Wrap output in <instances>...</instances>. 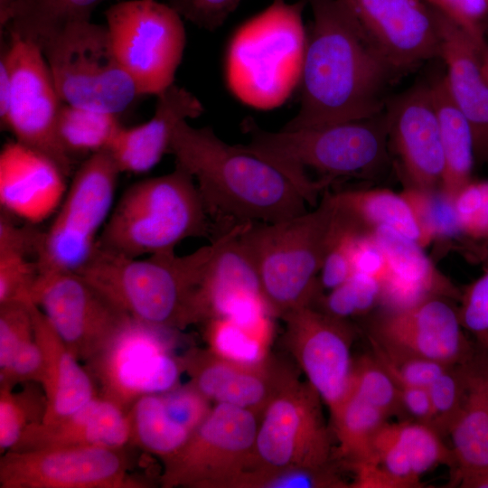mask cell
I'll use <instances>...</instances> for the list:
<instances>
[{"instance_id": "f35d334b", "label": "cell", "mask_w": 488, "mask_h": 488, "mask_svg": "<svg viewBox=\"0 0 488 488\" xmlns=\"http://www.w3.org/2000/svg\"><path fill=\"white\" fill-rule=\"evenodd\" d=\"M0 384V453L10 450L30 426L44 418L47 400L42 386L23 383L20 390Z\"/></svg>"}, {"instance_id": "603a6c76", "label": "cell", "mask_w": 488, "mask_h": 488, "mask_svg": "<svg viewBox=\"0 0 488 488\" xmlns=\"http://www.w3.org/2000/svg\"><path fill=\"white\" fill-rule=\"evenodd\" d=\"M66 174L44 154L17 141L0 153V204L30 224L53 216L68 188Z\"/></svg>"}, {"instance_id": "f907efd6", "label": "cell", "mask_w": 488, "mask_h": 488, "mask_svg": "<svg viewBox=\"0 0 488 488\" xmlns=\"http://www.w3.org/2000/svg\"><path fill=\"white\" fill-rule=\"evenodd\" d=\"M159 395L170 418L191 434L211 409L210 399L191 383Z\"/></svg>"}, {"instance_id": "60d3db41", "label": "cell", "mask_w": 488, "mask_h": 488, "mask_svg": "<svg viewBox=\"0 0 488 488\" xmlns=\"http://www.w3.org/2000/svg\"><path fill=\"white\" fill-rule=\"evenodd\" d=\"M390 427L418 477L439 465L454 466L452 448L433 427L413 419L390 423Z\"/></svg>"}, {"instance_id": "8992f818", "label": "cell", "mask_w": 488, "mask_h": 488, "mask_svg": "<svg viewBox=\"0 0 488 488\" xmlns=\"http://www.w3.org/2000/svg\"><path fill=\"white\" fill-rule=\"evenodd\" d=\"M334 219L330 192L310 211L275 222H250L241 232L271 314L312 305Z\"/></svg>"}, {"instance_id": "816d5d0a", "label": "cell", "mask_w": 488, "mask_h": 488, "mask_svg": "<svg viewBox=\"0 0 488 488\" xmlns=\"http://www.w3.org/2000/svg\"><path fill=\"white\" fill-rule=\"evenodd\" d=\"M462 28L482 48L484 37L483 20L488 15V0H425Z\"/></svg>"}, {"instance_id": "ffe728a7", "label": "cell", "mask_w": 488, "mask_h": 488, "mask_svg": "<svg viewBox=\"0 0 488 488\" xmlns=\"http://www.w3.org/2000/svg\"><path fill=\"white\" fill-rule=\"evenodd\" d=\"M247 224L234 225L212 239L216 249L201 290L204 323L211 318L226 317L253 324L273 315L264 298L254 262L241 239Z\"/></svg>"}, {"instance_id": "bcb514c9", "label": "cell", "mask_w": 488, "mask_h": 488, "mask_svg": "<svg viewBox=\"0 0 488 488\" xmlns=\"http://www.w3.org/2000/svg\"><path fill=\"white\" fill-rule=\"evenodd\" d=\"M373 355L399 384L428 388L448 367L445 363L382 347L371 340Z\"/></svg>"}, {"instance_id": "6da1fadb", "label": "cell", "mask_w": 488, "mask_h": 488, "mask_svg": "<svg viewBox=\"0 0 488 488\" xmlns=\"http://www.w3.org/2000/svg\"><path fill=\"white\" fill-rule=\"evenodd\" d=\"M313 22L299 83L300 108L281 129L317 127L373 117L385 91L403 75L342 0H306Z\"/></svg>"}, {"instance_id": "5b68a950", "label": "cell", "mask_w": 488, "mask_h": 488, "mask_svg": "<svg viewBox=\"0 0 488 488\" xmlns=\"http://www.w3.org/2000/svg\"><path fill=\"white\" fill-rule=\"evenodd\" d=\"M214 229L192 175L175 164L173 172L138 181L114 205L98 247L142 258L174 252L183 240L211 238Z\"/></svg>"}, {"instance_id": "44dd1931", "label": "cell", "mask_w": 488, "mask_h": 488, "mask_svg": "<svg viewBox=\"0 0 488 488\" xmlns=\"http://www.w3.org/2000/svg\"><path fill=\"white\" fill-rule=\"evenodd\" d=\"M403 75L440 57V37L425 0H342Z\"/></svg>"}, {"instance_id": "cb8c5ba5", "label": "cell", "mask_w": 488, "mask_h": 488, "mask_svg": "<svg viewBox=\"0 0 488 488\" xmlns=\"http://www.w3.org/2000/svg\"><path fill=\"white\" fill-rule=\"evenodd\" d=\"M432 9L448 90L470 125L475 163H488V80L482 67L481 48L456 23Z\"/></svg>"}, {"instance_id": "7402d4cb", "label": "cell", "mask_w": 488, "mask_h": 488, "mask_svg": "<svg viewBox=\"0 0 488 488\" xmlns=\"http://www.w3.org/2000/svg\"><path fill=\"white\" fill-rule=\"evenodd\" d=\"M181 359L190 383L208 399L247 408L258 417L296 375L269 357L257 364H244L221 358L209 349H193Z\"/></svg>"}, {"instance_id": "9a60e30c", "label": "cell", "mask_w": 488, "mask_h": 488, "mask_svg": "<svg viewBox=\"0 0 488 488\" xmlns=\"http://www.w3.org/2000/svg\"><path fill=\"white\" fill-rule=\"evenodd\" d=\"M31 301L84 365L105 349L130 319L77 272L39 273Z\"/></svg>"}, {"instance_id": "d4e9b609", "label": "cell", "mask_w": 488, "mask_h": 488, "mask_svg": "<svg viewBox=\"0 0 488 488\" xmlns=\"http://www.w3.org/2000/svg\"><path fill=\"white\" fill-rule=\"evenodd\" d=\"M156 98L153 117L137 126H122L107 149L120 173L150 171L169 154L176 126L204 112L192 92L174 83Z\"/></svg>"}, {"instance_id": "836d02e7", "label": "cell", "mask_w": 488, "mask_h": 488, "mask_svg": "<svg viewBox=\"0 0 488 488\" xmlns=\"http://www.w3.org/2000/svg\"><path fill=\"white\" fill-rule=\"evenodd\" d=\"M103 1L24 0L2 35L7 33L17 34L42 51L46 43L66 26L90 21L92 12Z\"/></svg>"}, {"instance_id": "d6a6232c", "label": "cell", "mask_w": 488, "mask_h": 488, "mask_svg": "<svg viewBox=\"0 0 488 488\" xmlns=\"http://www.w3.org/2000/svg\"><path fill=\"white\" fill-rule=\"evenodd\" d=\"M388 417L352 391L331 418L338 446L335 455L351 470L376 463L375 438Z\"/></svg>"}, {"instance_id": "db71d44e", "label": "cell", "mask_w": 488, "mask_h": 488, "mask_svg": "<svg viewBox=\"0 0 488 488\" xmlns=\"http://www.w3.org/2000/svg\"><path fill=\"white\" fill-rule=\"evenodd\" d=\"M43 376L42 354L33 335L17 349L10 363L0 371V384L15 387L36 382L42 386Z\"/></svg>"}, {"instance_id": "4dcf8cb0", "label": "cell", "mask_w": 488, "mask_h": 488, "mask_svg": "<svg viewBox=\"0 0 488 488\" xmlns=\"http://www.w3.org/2000/svg\"><path fill=\"white\" fill-rule=\"evenodd\" d=\"M334 206L364 230L389 227L424 247L414 212L403 195L389 190H347L332 193Z\"/></svg>"}, {"instance_id": "5bb4252c", "label": "cell", "mask_w": 488, "mask_h": 488, "mask_svg": "<svg viewBox=\"0 0 488 488\" xmlns=\"http://www.w3.org/2000/svg\"><path fill=\"white\" fill-rule=\"evenodd\" d=\"M1 39L10 72L8 108L1 123L15 141L52 159L67 176L72 162L62 151L57 121L63 104L52 80L42 51L35 43L7 33Z\"/></svg>"}, {"instance_id": "30bf717a", "label": "cell", "mask_w": 488, "mask_h": 488, "mask_svg": "<svg viewBox=\"0 0 488 488\" xmlns=\"http://www.w3.org/2000/svg\"><path fill=\"white\" fill-rule=\"evenodd\" d=\"M114 52L141 96L174 84L185 48L183 17L157 0H121L105 12Z\"/></svg>"}, {"instance_id": "8d00e7d4", "label": "cell", "mask_w": 488, "mask_h": 488, "mask_svg": "<svg viewBox=\"0 0 488 488\" xmlns=\"http://www.w3.org/2000/svg\"><path fill=\"white\" fill-rule=\"evenodd\" d=\"M130 440L162 460L181 448L191 433L168 416L160 395L139 398L128 409Z\"/></svg>"}, {"instance_id": "681fc988", "label": "cell", "mask_w": 488, "mask_h": 488, "mask_svg": "<svg viewBox=\"0 0 488 488\" xmlns=\"http://www.w3.org/2000/svg\"><path fill=\"white\" fill-rule=\"evenodd\" d=\"M31 302L0 304V371L10 363L17 349L34 335Z\"/></svg>"}, {"instance_id": "8fae6325", "label": "cell", "mask_w": 488, "mask_h": 488, "mask_svg": "<svg viewBox=\"0 0 488 488\" xmlns=\"http://www.w3.org/2000/svg\"><path fill=\"white\" fill-rule=\"evenodd\" d=\"M258 416L238 406L216 403L184 445L164 458V488H229L255 465Z\"/></svg>"}, {"instance_id": "ab89813d", "label": "cell", "mask_w": 488, "mask_h": 488, "mask_svg": "<svg viewBox=\"0 0 488 488\" xmlns=\"http://www.w3.org/2000/svg\"><path fill=\"white\" fill-rule=\"evenodd\" d=\"M333 465L324 467L254 465L237 476L229 488H347Z\"/></svg>"}, {"instance_id": "f5cc1de1", "label": "cell", "mask_w": 488, "mask_h": 488, "mask_svg": "<svg viewBox=\"0 0 488 488\" xmlns=\"http://www.w3.org/2000/svg\"><path fill=\"white\" fill-rule=\"evenodd\" d=\"M242 0H167L183 18L198 27L214 31L223 24Z\"/></svg>"}, {"instance_id": "d590c367", "label": "cell", "mask_w": 488, "mask_h": 488, "mask_svg": "<svg viewBox=\"0 0 488 488\" xmlns=\"http://www.w3.org/2000/svg\"><path fill=\"white\" fill-rule=\"evenodd\" d=\"M401 194L414 212L424 247L434 239L460 240L473 258H486L485 247L479 246L465 233L453 199L440 190H421L411 186H408Z\"/></svg>"}, {"instance_id": "6f0895ef", "label": "cell", "mask_w": 488, "mask_h": 488, "mask_svg": "<svg viewBox=\"0 0 488 488\" xmlns=\"http://www.w3.org/2000/svg\"><path fill=\"white\" fill-rule=\"evenodd\" d=\"M24 0H0V34L2 35L14 20Z\"/></svg>"}, {"instance_id": "e575fe53", "label": "cell", "mask_w": 488, "mask_h": 488, "mask_svg": "<svg viewBox=\"0 0 488 488\" xmlns=\"http://www.w3.org/2000/svg\"><path fill=\"white\" fill-rule=\"evenodd\" d=\"M123 125L119 116L63 103L57 121L60 145L73 163L75 157H89L107 150Z\"/></svg>"}, {"instance_id": "74e56055", "label": "cell", "mask_w": 488, "mask_h": 488, "mask_svg": "<svg viewBox=\"0 0 488 488\" xmlns=\"http://www.w3.org/2000/svg\"><path fill=\"white\" fill-rule=\"evenodd\" d=\"M209 350L235 362L257 364L268 358L272 339L271 318L258 324H242L226 317L205 322Z\"/></svg>"}, {"instance_id": "9c48e42d", "label": "cell", "mask_w": 488, "mask_h": 488, "mask_svg": "<svg viewBox=\"0 0 488 488\" xmlns=\"http://www.w3.org/2000/svg\"><path fill=\"white\" fill-rule=\"evenodd\" d=\"M121 173L107 150L81 163L36 248L39 273L80 272L94 254Z\"/></svg>"}, {"instance_id": "f1b7e54d", "label": "cell", "mask_w": 488, "mask_h": 488, "mask_svg": "<svg viewBox=\"0 0 488 488\" xmlns=\"http://www.w3.org/2000/svg\"><path fill=\"white\" fill-rule=\"evenodd\" d=\"M455 464L451 483L488 468V355L476 347L466 361V389L449 434Z\"/></svg>"}, {"instance_id": "7c38bea8", "label": "cell", "mask_w": 488, "mask_h": 488, "mask_svg": "<svg viewBox=\"0 0 488 488\" xmlns=\"http://www.w3.org/2000/svg\"><path fill=\"white\" fill-rule=\"evenodd\" d=\"M176 332L130 318L107 347L85 364L97 396L127 413L142 396L177 387L183 368L181 357L172 352Z\"/></svg>"}, {"instance_id": "4316f807", "label": "cell", "mask_w": 488, "mask_h": 488, "mask_svg": "<svg viewBox=\"0 0 488 488\" xmlns=\"http://www.w3.org/2000/svg\"><path fill=\"white\" fill-rule=\"evenodd\" d=\"M371 232L387 260L380 300L385 310L406 309L436 296L460 299L461 293L435 268L418 242L389 227Z\"/></svg>"}, {"instance_id": "e0dca14e", "label": "cell", "mask_w": 488, "mask_h": 488, "mask_svg": "<svg viewBox=\"0 0 488 488\" xmlns=\"http://www.w3.org/2000/svg\"><path fill=\"white\" fill-rule=\"evenodd\" d=\"M282 318L286 343L332 418L351 388L354 363L352 328L346 320L331 316L313 305L292 310Z\"/></svg>"}, {"instance_id": "484cf974", "label": "cell", "mask_w": 488, "mask_h": 488, "mask_svg": "<svg viewBox=\"0 0 488 488\" xmlns=\"http://www.w3.org/2000/svg\"><path fill=\"white\" fill-rule=\"evenodd\" d=\"M129 440L127 413L113 402L95 396L75 411L57 420L42 421L28 427L10 450L122 448L129 444Z\"/></svg>"}, {"instance_id": "11a10c76", "label": "cell", "mask_w": 488, "mask_h": 488, "mask_svg": "<svg viewBox=\"0 0 488 488\" xmlns=\"http://www.w3.org/2000/svg\"><path fill=\"white\" fill-rule=\"evenodd\" d=\"M353 273L367 275L380 283L387 274L385 254L371 232H361L353 241L352 249Z\"/></svg>"}, {"instance_id": "83f0119b", "label": "cell", "mask_w": 488, "mask_h": 488, "mask_svg": "<svg viewBox=\"0 0 488 488\" xmlns=\"http://www.w3.org/2000/svg\"><path fill=\"white\" fill-rule=\"evenodd\" d=\"M31 310L34 337L43 360L42 388L47 408L42 422H52L75 411L97 396L96 388L88 371L33 302Z\"/></svg>"}, {"instance_id": "91938a15", "label": "cell", "mask_w": 488, "mask_h": 488, "mask_svg": "<svg viewBox=\"0 0 488 488\" xmlns=\"http://www.w3.org/2000/svg\"><path fill=\"white\" fill-rule=\"evenodd\" d=\"M482 67L486 80H488V43L486 42L480 50Z\"/></svg>"}, {"instance_id": "2e32d148", "label": "cell", "mask_w": 488, "mask_h": 488, "mask_svg": "<svg viewBox=\"0 0 488 488\" xmlns=\"http://www.w3.org/2000/svg\"><path fill=\"white\" fill-rule=\"evenodd\" d=\"M122 448L73 447L6 451L0 488H147Z\"/></svg>"}, {"instance_id": "52a82bcc", "label": "cell", "mask_w": 488, "mask_h": 488, "mask_svg": "<svg viewBox=\"0 0 488 488\" xmlns=\"http://www.w3.org/2000/svg\"><path fill=\"white\" fill-rule=\"evenodd\" d=\"M306 0H273L234 33L227 52L230 89L259 108L281 105L299 86L306 46Z\"/></svg>"}, {"instance_id": "7bdbcfd3", "label": "cell", "mask_w": 488, "mask_h": 488, "mask_svg": "<svg viewBox=\"0 0 488 488\" xmlns=\"http://www.w3.org/2000/svg\"><path fill=\"white\" fill-rule=\"evenodd\" d=\"M350 391L388 418L403 412L397 382L374 355L354 361Z\"/></svg>"}, {"instance_id": "ac0fdd59", "label": "cell", "mask_w": 488, "mask_h": 488, "mask_svg": "<svg viewBox=\"0 0 488 488\" xmlns=\"http://www.w3.org/2000/svg\"><path fill=\"white\" fill-rule=\"evenodd\" d=\"M464 330L458 308L436 296L406 309L385 310L372 324L370 340L391 351L456 365L476 350Z\"/></svg>"}, {"instance_id": "ba28073f", "label": "cell", "mask_w": 488, "mask_h": 488, "mask_svg": "<svg viewBox=\"0 0 488 488\" xmlns=\"http://www.w3.org/2000/svg\"><path fill=\"white\" fill-rule=\"evenodd\" d=\"M42 52L65 104L119 116L141 97L114 52L106 25L71 23Z\"/></svg>"}, {"instance_id": "680465c9", "label": "cell", "mask_w": 488, "mask_h": 488, "mask_svg": "<svg viewBox=\"0 0 488 488\" xmlns=\"http://www.w3.org/2000/svg\"><path fill=\"white\" fill-rule=\"evenodd\" d=\"M456 486L463 488H488V468L463 477Z\"/></svg>"}, {"instance_id": "b9f144b4", "label": "cell", "mask_w": 488, "mask_h": 488, "mask_svg": "<svg viewBox=\"0 0 488 488\" xmlns=\"http://www.w3.org/2000/svg\"><path fill=\"white\" fill-rule=\"evenodd\" d=\"M361 232L368 231L334 206L330 239L318 277L321 289L332 290L353 274L352 249L355 238Z\"/></svg>"}, {"instance_id": "f546056e", "label": "cell", "mask_w": 488, "mask_h": 488, "mask_svg": "<svg viewBox=\"0 0 488 488\" xmlns=\"http://www.w3.org/2000/svg\"><path fill=\"white\" fill-rule=\"evenodd\" d=\"M430 85L439 121L445 162L439 190L454 200L473 181L472 172L475 163L473 135L467 119L451 98L445 76Z\"/></svg>"}, {"instance_id": "4fadbf2b", "label": "cell", "mask_w": 488, "mask_h": 488, "mask_svg": "<svg viewBox=\"0 0 488 488\" xmlns=\"http://www.w3.org/2000/svg\"><path fill=\"white\" fill-rule=\"evenodd\" d=\"M321 405L320 396L308 382L296 375L289 380L261 415L254 465H332L335 451Z\"/></svg>"}, {"instance_id": "277c9868", "label": "cell", "mask_w": 488, "mask_h": 488, "mask_svg": "<svg viewBox=\"0 0 488 488\" xmlns=\"http://www.w3.org/2000/svg\"><path fill=\"white\" fill-rule=\"evenodd\" d=\"M216 249L211 244L179 256L129 258L97 247L78 272L136 321L173 331L202 323V284Z\"/></svg>"}, {"instance_id": "f6af8a7d", "label": "cell", "mask_w": 488, "mask_h": 488, "mask_svg": "<svg viewBox=\"0 0 488 488\" xmlns=\"http://www.w3.org/2000/svg\"><path fill=\"white\" fill-rule=\"evenodd\" d=\"M433 408V427L448 435L456 421L466 389V361L448 367L428 388Z\"/></svg>"}, {"instance_id": "7a4b0ae2", "label": "cell", "mask_w": 488, "mask_h": 488, "mask_svg": "<svg viewBox=\"0 0 488 488\" xmlns=\"http://www.w3.org/2000/svg\"><path fill=\"white\" fill-rule=\"evenodd\" d=\"M169 154L193 178L215 235L237 224L275 222L307 211L305 199L282 171L242 145L225 143L209 127L181 121Z\"/></svg>"}, {"instance_id": "9f6ffc18", "label": "cell", "mask_w": 488, "mask_h": 488, "mask_svg": "<svg viewBox=\"0 0 488 488\" xmlns=\"http://www.w3.org/2000/svg\"><path fill=\"white\" fill-rule=\"evenodd\" d=\"M397 384L403 412L409 414L415 421L433 427V408L428 389Z\"/></svg>"}, {"instance_id": "3957f363", "label": "cell", "mask_w": 488, "mask_h": 488, "mask_svg": "<svg viewBox=\"0 0 488 488\" xmlns=\"http://www.w3.org/2000/svg\"><path fill=\"white\" fill-rule=\"evenodd\" d=\"M241 129L249 138L242 146L282 171L312 206L335 181L369 179L389 163L385 110L370 118L278 132L247 117Z\"/></svg>"}, {"instance_id": "ee69618b", "label": "cell", "mask_w": 488, "mask_h": 488, "mask_svg": "<svg viewBox=\"0 0 488 488\" xmlns=\"http://www.w3.org/2000/svg\"><path fill=\"white\" fill-rule=\"evenodd\" d=\"M380 282L370 276L353 273L344 283L329 290L328 295L316 299L323 312L335 318L349 317L368 313L380 302ZM315 299V300H316Z\"/></svg>"}, {"instance_id": "d6986e66", "label": "cell", "mask_w": 488, "mask_h": 488, "mask_svg": "<svg viewBox=\"0 0 488 488\" xmlns=\"http://www.w3.org/2000/svg\"><path fill=\"white\" fill-rule=\"evenodd\" d=\"M389 144L408 186L439 190L444 173L440 127L430 84L388 99Z\"/></svg>"}, {"instance_id": "7dc6e473", "label": "cell", "mask_w": 488, "mask_h": 488, "mask_svg": "<svg viewBox=\"0 0 488 488\" xmlns=\"http://www.w3.org/2000/svg\"><path fill=\"white\" fill-rule=\"evenodd\" d=\"M459 301L463 328L473 336L476 347L488 355V267L461 293Z\"/></svg>"}, {"instance_id": "1f68e13d", "label": "cell", "mask_w": 488, "mask_h": 488, "mask_svg": "<svg viewBox=\"0 0 488 488\" xmlns=\"http://www.w3.org/2000/svg\"><path fill=\"white\" fill-rule=\"evenodd\" d=\"M40 231L0 216V304L31 301L39 277L36 248Z\"/></svg>"}, {"instance_id": "c3c4849f", "label": "cell", "mask_w": 488, "mask_h": 488, "mask_svg": "<svg viewBox=\"0 0 488 488\" xmlns=\"http://www.w3.org/2000/svg\"><path fill=\"white\" fill-rule=\"evenodd\" d=\"M454 202L466 236L477 243L488 244V181L470 182Z\"/></svg>"}]
</instances>
